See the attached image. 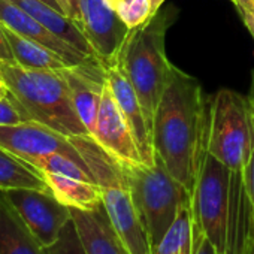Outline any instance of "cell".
<instances>
[{
  "label": "cell",
  "mask_w": 254,
  "mask_h": 254,
  "mask_svg": "<svg viewBox=\"0 0 254 254\" xmlns=\"http://www.w3.org/2000/svg\"><path fill=\"white\" fill-rule=\"evenodd\" d=\"M41 2L47 3L48 6H51V8H54V9H57V11H60V12H63V11H62V8H60V5H59V2H57V0H41Z\"/></svg>",
  "instance_id": "e575fe53"
},
{
  "label": "cell",
  "mask_w": 254,
  "mask_h": 254,
  "mask_svg": "<svg viewBox=\"0 0 254 254\" xmlns=\"http://www.w3.org/2000/svg\"><path fill=\"white\" fill-rule=\"evenodd\" d=\"M44 250H45V254H88L73 220L67 221L59 239L51 247L44 248Z\"/></svg>",
  "instance_id": "cb8c5ba5"
},
{
  "label": "cell",
  "mask_w": 254,
  "mask_h": 254,
  "mask_svg": "<svg viewBox=\"0 0 254 254\" xmlns=\"http://www.w3.org/2000/svg\"><path fill=\"white\" fill-rule=\"evenodd\" d=\"M230 2H232V3H233V2H235V0H230Z\"/></svg>",
  "instance_id": "8d00e7d4"
},
{
  "label": "cell",
  "mask_w": 254,
  "mask_h": 254,
  "mask_svg": "<svg viewBox=\"0 0 254 254\" xmlns=\"http://www.w3.org/2000/svg\"><path fill=\"white\" fill-rule=\"evenodd\" d=\"M193 254H215V250L211 245V242L205 238V235L196 226H194V253Z\"/></svg>",
  "instance_id": "4316f807"
},
{
  "label": "cell",
  "mask_w": 254,
  "mask_h": 254,
  "mask_svg": "<svg viewBox=\"0 0 254 254\" xmlns=\"http://www.w3.org/2000/svg\"><path fill=\"white\" fill-rule=\"evenodd\" d=\"M0 254H45L44 247L0 191Z\"/></svg>",
  "instance_id": "e0dca14e"
},
{
  "label": "cell",
  "mask_w": 254,
  "mask_h": 254,
  "mask_svg": "<svg viewBox=\"0 0 254 254\" xmlns=\"http://www.w3.org/2000/svg\"><path fill=\"white\" fill-rule=\"evenodd\" d=\"M232 171L205 151L191 193L194 226L205 235L215 254H226Z\"/></svg>",
  "instance_id": "52a82bcc"
},
{
  "label": "cell",
  "mask_w": 254,
  "mask_h": 254,
  "mask_svg": "<svg viewBox=\"0 0 254 254\" xmlns=\"http://www.w3.org/2000/svg\"><path fill=\"white\" fill-rule=\"evenodd\" d=\"M42 175L54 197L63 205L81 211H93L102 205L100 187L96 183L53 172Z\"/></svg>",
  "instance_id": "ac0fdd59"
},
{
  "label": "cell",
  "mask_w": 254,
  "mask_h": 254,
  "mask_svg": "<svg viewBox=\"0 0 254 254\" xmlns=\"http://www.w3.org/2000/svg\"><path fill=\"white\" fill-rule=\"evenodd\" d=\"M70 211L88 254H132L111 226L103 205L93 211L73 208H70Z\"/></svg>",
  "instance_id": "9a60e30c"
},
{
  "label": "cell",
  "mask_w": 254,
  "mask_h": 254,
  "mask_svg": "<svg viewBox=\"0 0 254 254\" xmlns=\"http://www.w3.org/2000/svg\"><path fill=\"white\" fill-rule=\"evenodd\" d=\"M194 221L191 200L184 203L163 238L151 248V254H193Z\"/></svg>",
  "instance_id": "44dd1931"
},
{
  "label": "cell",
  "mask_w": 254,
  "mask_h": 254,
  "mask_svg": "<svg viewBox=\"0 0 254 254\" xmlns=\"http://www.w3.org/2000/svg\"><path fill=\"white\" fill-rule=\"evenodd\" d=\"M105 2L111 6V8H114V9H117V6L120 5V2L121 0H105Z\"/></svg>",
  "instance_id": "d590c367"
},
{
  "label": "cell",
  "mask_w": 254,
  "mask_h": 254,
  "mask_svg": "<svg viewBox=\"0 0 254 254\" xmlns=\"http://www.w3.org/2000/svg\"><path fill=\"white\" fill-rule=\"evenodd\" d=\"M0 62H14L12 53L9 50L8 41L3 33V26L0 23Z\"/></svg>",
  "instance_id": "f1b7e54d"
},
{
  "label": "cell",
  "mask_w": 254,
  "mask_h": 254,
  "mask_svg": "<svg viewBox=\"0 0 254 254\" xmlns=\"http://www.w3.org/2000/svg\"><path fill=\"white\" fill-rule=\"evenodd\" d=\"M233 5L238 12H245L254 18V0H235Z\"/></svg>",
  "instance_id": "f546056e"
},
{
  "label": "cell",
  "mask_w": 254,
  "mask_h": 254,
  "mask_svg": "<svg viewBox=\"0 0 254 254\" xmlns=\"http://www.w3.org/2000/svg\"><path fill=\"white\" fill-rule=\"evenodd\" d=\"M115 11L129 30L145 24L154 15L151 0H121Z\"/></svg>",
  "instance_id": "603a6c76"
},
{
  "label": "cell",
  "mask_w": 254,
  "mask_h": 254,
  "mask_svg": "<svg viewBox=\"0 0 254 254\" xmlns=\"http://www.w3.org/2000/svg\"><path fill=\"white\" fill-rule=\"evenodd\" d=\"M106 67V81L108 85L112 91V96L121 109L123 115L126 117L127 123H129L133 138L136 141V145L139 148V153L142 156V160L147 166L156 165V157H154V148H153V135L150 124L147 121L144 108L141 105V100L127 79L124 72L121 70L120 64L117 60H114L109 64H105Z\"/></svg>",
  "instance_id": "4fadbf2b"
},
{
  "label": "cell",
  "mask_w": 254,
  "mask_h": 254,
  "mask_svg": "<svg viewBox=\"0 0 254 254\" xmlns=\"http://www.w3.org/2000/svg\"><path fill=\"white\" fill-rule=\"evenodd\" d=\"M100 187L102 205L111 226L132 254H151V244L133 202L123 163L106 153L91 135L69 136Z\"/></svg>",
  "instance_id": "277c9868"
},
{
  "label": "cell",
  "mask_w": 254,
  "mask_h": 254,
  "mask_svg": "<svg viewBox=\"0 0 254 254\" xmlns=\"http://www.w3.org/2000/svg\"><path fill=\"white\" fill-rule=\"evenodd\" d=\"M27 163H30L32 166H35L41 172L62 174V175H67V177H73V178H79V180H85V181H93L94 183L88 168H85L84 165L78 163L72 157L60 154V153H54V154H48V156H44V157H38V159H33L32 162H27Z\"/></svg>",
  "instance_id": "7402d4cb"
},
{
  "label": "cell",
  "mask_w": 254,
  "mask_h": 254,
  "mask_svg": "<svg viewBox=\"0 0 254 254\" xmlns=\"http://www.w3.org/2000/svg\"><path fill=\"white\" fill-rule=\"evenodd\" d=\"M166 2V0H151V3H153V11H154V14H157L160 9H162V6H163V3Z\"/></svg>",
  "instance_id": "836d02e7"
},
{
  "label": "cell",
  "mask_w": 254,
  "mask_h": 254,
  "mask_svg": "<svg viewBox=\"0 0 254 254\" xmlns=\"http://www.w3.org/2000/svg\"><path fill=\"white\" fill-rule=\"evenodd\" d=\"M27 121L11 99H0V124H18Z\"/></svg>",
  "instance_id": "484cf974"
},
{
  "label": "cell",
  "mask_w": 254,
  "mask_h": 254,
  "mask_svg": "<svg viewBox=\"0 0 254 254\" xmlns=\"http://www.w3.org/2000/svg\"><path fill=\"white\" fill-rule=\"evenodd\" d=\"M0 23L11 29L12 32H15L17 35L32 39L47 47L48 50L54 51L66 62L67 66H79L88 62L90 59H94L81 53L66 41L51 33L29 12H26L21 6L14 3L12 0H0Z\"/></svg>",
  "instance_id": "5bb4252c"
},
{
  "label": "cell",
  "mask_w": 254,
  "mask_h": 254,
  "mask_svg": "<svg viewBox=\"0 0 254 254\" xmlns=\"http://www.w3.org/2000/svg\"><path fill=\"white\" fill-rule=\"evenodd\" d=\"M239 17L242 18V23H244L245 29L248 30V33L251 35V38H253V41H254V18L250 17V15L245 14V12H239Z\"/></svg>",
  "instance_id": "4dcf8cb0"
},
{
  "label": "cell",
  "mask_w": 254,
  "mask_h": 254,
  "mask_svg": "<svg viewBox=\"0 0 254 254\" xmlns=\"http://www.w3.org/2000/svg\"><path fill=\"white\" fill-rule=\"evenodd\" d=\"M0 76L8 85V99L27 121L44 124L64 136L90 135L60 69H29L15 62H0Z\"/></svg>",
  "instance_id": "7a4b0ae2"
},
{
  "label": "cell",
  "mask_w": 254,
  "mask_h": 254,
  "mask_svg": "<svg viewBox=\"0 0 254 254\" xmlns=\"http://www.w3.org/2000/svg\"><path fill=\"white\" fill-rule=\"evenodd\" d=\"M206 114L200 82L174 64L153 121V148L154 157L190 194L205 154Z\"/></svg>",
  "instance_id": "6da1fadb"
},
{
  "label": "cell",
  "mask_w": 254,
  "mask_h": 254,
  "mask_svg": "<svg viewBox=\"0 0 254 254\" xmlns=\"http://www.w3.org/2000/svg\"><path fill=\"white\" fill-rule=\"evenodd\" d=\"M251 109L247 94L221 88L208 100L205 151L230 171H244L251 153Z\"/></svg>",
  "instance_id": "5b68a950"
},
{
  "label": "cell",
  "mask_w": 254,
  "mask_h": 254,
  "mask_svg": "<svg viewBox=\"0 0 254 254\" xmlns=\"http://www.w3.org/2000/svg\"><path fill=\"white\" fill-rule=\"evenodd\" d=\"M3 26V24H2ZM3 33L8 41L9 50L12 53L14 62L23 67L29 69H53L59 70L66 67V62L47 47L17 35L6 26H3Z\"/></svg>",
  "instance_id": "ffe728a7"
},
{
  "label": "cell",
  "mask_w": 254,
  "mask_h": 254,
  "mask_svg": "<svg viewBox=\"0 0 254 254\" xmlns=\"http://www.w3.org/2000/svg\"><path fill=\"white\" fill-rule=\"evenodd\" d=\"M0 148L12 153L24 162H32L38 157L60 153L72 157L87 168L84 159L70 142L69 136H64L35 121L0 124Z\"/></svg>",
  "instance_id": "9c48e42d"
},
{
  "label": "cell",
  "mask_w": 254,
  "mask_h": 254,
  "mask_svg": "<svg viewBox=\"0 0 254 254\" xmlns=\"http://www.w3.org/2000/svg\"><path fill=\"white\" fill-rule=\"evenodd\" d=\"M78 27L91 45L94 56L103 63H112L130 30L105 0H81Z\"/></svg>",
  "instance_id": "30bf717a"
},
{
  "label": "cell",
  "mask_w": 254,
  "mask_h": 254,
  "mask_svg": "<svg viewBox=\"0 0 254 254\" xmlns=\"http://www.w3.org/2000/svg\"><path fill=\"white\" fill-rule=\"evenodd\" d=\"M91 136L120 163L129 166L145 165L130 126L118 108L108 81L103 88L102 102L96 118V127Z\"/></svg>",
  "instance_id": "8fae6325"
},
{
  "label": "cell",
  "mask_w": 254,
  "mask_h": 254,
  "mask_svg": "<svg viewBox=\"0 0 254 254\" xmlns=\"http://www.w3.org/2000/svg\"><path fill=\"white\" fill-rule=\"evenodd\" d=\"M2 193L44 248L51 247L72 220L70 208L59 202L51 191L9 190Z\"/></svg>",
  "instance_id": "ba28073f"
},
{
  "label": "cell",
  "mask_w": 254,
  "mask_h": 254,
  "mask_svg": "<svg viewBox=\"0 0 254 254\" xmlns=\"http://www.w3.org/2000/svg\"><path fill=\"white\" fill-rule=\"evenodd\" d=\"M248 102H250V109H251V124H253V136H251V153L247 166L242 171V178H244V186L248 194V199L253 206L254 212V70L251 72V82H250V90H248Z\"/></svg>",
  "instance_id": "d4e9b609"
},
{
  "label": "cell",
  "mask_w": 254,
  "mask_h": 254,
  "mask_svg": "<svg viewBox=\"0 0 254 254\" xmlns=\"http://www.w3.org/2000/svg\"><path fill=\"white\" fill-rule=\"evenodd\" d=\"M64 15L72 18L75 23L79 20V3L81 0H57Z\"/></svg>",
  "instance_id": "83f0119b"
},
{
  "label": "cell",
  "mask_w": 254,
  "mask_h": 254,
  "mask_svg": "<svg viewBox=\"0 0 254 254\" xmlns=\"http://www.w3.org/2000/svg\"><path fill=\"white\" fill-rule=\"evenodd\" d=\"M9 97V90L5 82V79L0 76V99H8Z\"/></svg>",
  "instance_id": "1f68e13d"
},
{
  "label": "cell",
  "mask_w": 254,
  "mask_h": 254,
  "mask_svg": "<svg viewBox=\"0 0 254 254\" xmlns=\"http://www.w3.org/2000/svg\"><path fill=\"white\" fill-rule=\"evenodd\" d=\"M123 169L153 248L171 227L180 208L191 200V194L159 159L153 166L123 165Z\"/></svg>",
  "instance_id": "8992f818"
},
{
  "label": "cell",
  "mask_w": 254,
  "mask_h": 254,
  "mask_svg": "<svg viewBox=\"0 0 254 254\" xmlns=\"http://www.w3.org/2000/svg\"><path fill=\"white\" fill-rule=\"evenodd\" d=\"M70 91L73 106L93 135L99 114L103 88L106 85V67L99 59H90L79 66H66L60 69Z\"/></svg>",
  "instance_id": "7c38bea8"
},
{
  "label": "cell",
  "mask_w": 254,
  "mask_h": 254,
  "mask_svg": "<svg viewBox=\"0 0 254 254\" xmlns=\"http://www.w3.org/2000/svg\"><path fill=\"white\" fill-rule=\"evenodd\" d=\"M245 254H254V227H253V232H251V236H250V241H248V247H247Z\"/></svg>",
  "instance_id": "d6a6232c"
},
{
  "label": "cell",
  "mask_w": 254,
  "mask_h": 254,
  "mask_svg": "<svg viewBox=\"0 0 254 254\" xmlns=\"http://www.w3.org/2000/svg\"><path fill=\"white\" fill-rule=\"evenodd\" d=\"M9 190L51 191L41 171L12 153L0 148V191Z\"/></svg>",
  "instance_id": "d6986e66"
},
{
  "label": "cell",
  "mask_w": 254,
  "mask_h": 254,
  "mask_svg": "<svg viewBox=\"0 0 254 254\" xmlns=\"http://www.w3.org/2000/svg\"><path fill=\"white\" fill-rule=\"evenodd\" d=\"M12 2L21 6L36 21H39L44 27H47L51 33H54L60 39L66 41L81 53L90 57H96L91 45L88 44L87 38L81 32L78 24L63 12L48 6L47 3L41 2V0H12Z\"/></svg>",
  "instance_id": "2e32d148"
},
{
  "label": "cell",
  "mask_w": 254,
  "mask_h": 254,
  "mask_svg": "<svg viewBox=\"0 0 254 254\" xmlns=\"http://www.w3.org/2000/svg\"><path fill=\"white\" fill-rule=\"evenodd\" d=\"M177 15V8L169 6L132 29L115 59L141 100L151 135L156 109L174 66L166 56V33Z\"/></svg>",
  "instance_id": "3957f363"
}]
</instances>
